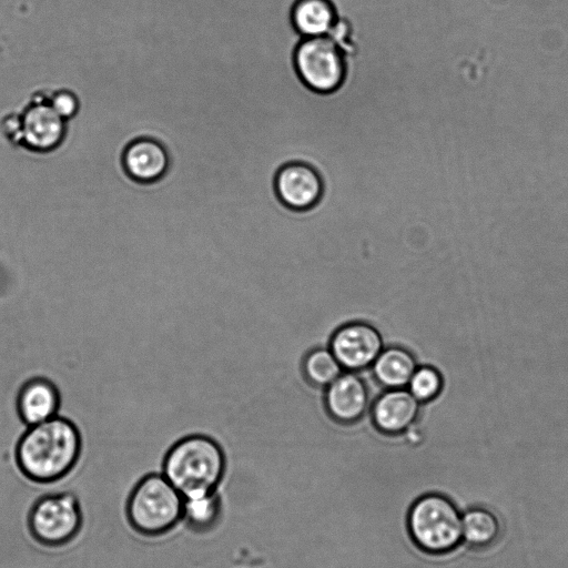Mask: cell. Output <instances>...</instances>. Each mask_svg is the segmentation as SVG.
I'll list each match as a JSON object with an SVG mask.
<instances>
[{
    "label": "cell",
    "mask_w": 568,
    "mask_h": 568,
    "mask_svg": "<svg viewBox=\"0 0 568 568\" xmlns=\"http://www.w3.org/2000/svg\"><path fill=\"white\" fill-rule=\"evenodd\" d=\"M82 449L79 427L71 419L58 415L27 427L16 444L14 457L27 479L36 484H52L74 469Z\"/></svg>",
    "instance_id": "1"
},
{
    "label": "cell",
    "mask_w": 568,
    "mask_h": 568,
    "mask_svg": "<svg viewBox=\"0 0 568 568\" xmlns=\"http://www.w3.org/2000/svg\"><path fill=\"white\" fill-rule=\"evenodd\" d=\"M226 467L222 445L213 437L187 434L168 448L162 474L183 498L216 491Z\"/></svg>",
    "instance_id": "2"
},
{
    "label": "cell",
    "mask_w": 568,
    "mask_h": 568,
    "mask_svg": "<svg viewBox=\"0 0 568 568\" xmlns=\"http://www.w3.org/2000/svg\"><path fill=\"white\" fill-rule=\"evenodd\" d=\"M183 496L162 473L144 475L131 489L125 515L133 530L144 537H160L182 521Z\"/></svg>",
    "instance_id": "3"
},
{
    "label": "cell",
    "mask_w": 568,
    "mask_h": 568,
    "mask_svg": "<svg viewBox=\"0 0 568 568\" xmlns=\"http://www.w3.org/2000/svg\"><path fill=\"white\" fill-rule=\"evenodd\" d=\"M462 513L447 496L438 493L419 497L408 513V530L418 548L430 555L455 551L462 539Z\"/></svg>",
    "instance_id": "4"
},
{
    "label": "cell",
    "mask_w": 568,
    "mask_h": 568,
    "mask_svg": "<svg viewBox=\"0 0 568 568\" xmlns=\"http://www.w3.org/2000/svg\"><path fill=\"white\" fill-rule=\"evenodd\" d=\"M27 523L38 544L50 548L65 546L82 528L81 504L70 491L47 494L32 504Z\"/></svg>",
    "instance_id": "5"
},
{
    "label": "cell",
    "mask_w": 568,
    "mask_h": 568,
    "mask_svg": "<svg viewBox=\"0 0 568 568\" xmlns=\"http://www.w3.org/2000/svg\"><path fill=\"white\" fill-rule=\"evenodd\" d=\"M294 64L301 81L321 94L335 92L345 81V55L328 36L302 39L294 52Z\"/></svg>",
    "instance_id": "6"
},
{
    "label": "cell",
    "mask_w": 568,
    "mask_h": 568,
    "mask_svg": "<svg viewBox=\"0 0 568 568\" xmlns=\"http://www.w3.org/2000/svg\"><path fill=\"white\" fill-rule=\"evenodd\" d=\"M378 382L369 368L344 371L324 389V403L329 415L341 423L361 418L369 408Z\"/></svg>",
    "instance_id": "7"
},
{
    "label": "cell",
    "mask_w": 568,
    "mask_h": 568,
    "mask_svg": "<svg viewBox=\"0 0 568 568\" xmlns=\"http://www.w3.org/2000/svg\"><path fill=\"white\" fill-rule=\"evenodd\" d=\"M385 345L379 332L365 322H349L337 327L329 341V349L344 371L369 368Z\"/></svg>",
    "instance_id": "8"
},
{
    "label": "cell",
    "mask_w": 568,
    "mask_h": 568,
    "mask_svg": "<svg viewBox=\"0 0 568 568\" xmlns=\"http://www.w3.org/2000/svg\"><path fill=\"white\" fill-rule=\"evenodd\" d=\"M274 186L280 201L294 211L312 209L324 191L317 170L305 162H290L280 168Z\"/></svg>",
    "instance_id": "9"
},
{
    "label": "cell",
    "mask_w": 568,
    "mask_h": 568,
    "mask_svg": "<svg viewBox=\"0 0 568 568\" xmlns=\"http://www.w3.org/2000/svg\"><path fill=\"white\" fill-rule=\"evenodd\" d=\"M19 141L34 151L47 152L57 148L65 134V120L48 100L31 102L19 116Z\"/></svg>",
    "instance_id": "10"
},
{
    "label": "cell",
    "mask_w": 568,
    "mask_h": 568,
    "mask_svg": "<svg viewBox=\"0 0 568 568\" xmlns=\"http://www.w3.org/2000/svg\"><path fill=\"white\" fill-rule=\"evenodd\" d=\"M419 408L420 402L407 388L385 389L378 384L371 404V415L381 432L396 435L416 420Z\"/></svg>",
    "instance_id": "11"
},
{
    "label": "cell",
    "mask_w": 568,
    "mask_h": 568,
    "mask_svg": "<svg viewBox=\"0 0 568 568\" xmlns=\"http://www.w3.org/2000/svg\"><path fill=\"white\" fill-rule=\"evenodd\" d=\"M61 395L57 384L45 376L26 379L16 395L20 422L29 427L59 415Z\"/></svg>",
    "instance_id": "12"
},
{
    "label": "cell",
    "mask_w": 568,
    "mask_h": 568,
    "mask_svg": "<svg viewBox=\"0 0 568 568\" xmlns=\"http://www.w3.org/2000/svg\"><path fill=\"white\" fill-rule=\"evenodd\" d=\"M123 166L128 175L140 183L160 180L169 168L164 146L150 138L132 141L123 152Z\"/></svg>",
    "instance_id": "13"
},
{
    "label": "cell",
    "mask_w": 568,
    "mask_h": 568,
    "mask_svg": "<svg viewBox=\"0 0 568 568\" xmlns=\"http://www.w3.org/2000/svg\"><path fill=\"white\" fill-rule=\"evenodd\" d=\"M504 532L500 517L491 508L475 505L462 513L463 544L475 551H486L498 544Z\"/></svg>",
    "instance_id": "14"
},
{
    "label": "cell",
    "mask_w": 568,
    "mask_h": 568,
    "mask_svg": "<svg viewBox=\"0 0 568 568\" xmlns=\"http://www.w3.org/2000/svg\"><path fill=\"white\" fill-rule=\"evenodd\" d=\"M417 368L414 355L397 345H387L371 366L373 376L385 389L407 388Z\"/></svg>",
    "instance_id": "15"
},
{
    "label": "cell",
    "mask_w": 568,
    "mask_h": 568,
    "mask_svg": "<svg viewBox=\"0 0 568 568\" xmlns=\"http://www.w3.org/2000/svg\"><path fill=\"white\" fill-rule=\"evenodd\" d=\"M338 13L332 0H295L291 9V21L303 38L327 36Z\"/></svg>",
    "instance_id": "16"
},
{
    "label": "cell",
    "mask_w": 568,
    "mask_h": 568,
    "mask_svg": "<svg viewBox=\"0 0 568 568\" xmlns=\"http://www.w3.org/2000/svg\"><path fill=\"white\" fill-rule=\"evenodd\" d=\"M221 503L216 491L184 498L182 521L190 530L205 532L219 520Z\"/></svg>",
    "instance_id": "17"
},
{
    "label": "cell",
    "mask_w": 568,
    "mask_h": 568,
    "mask_svg": "<svg viewBox=\"0 0 568 568\" xmlns=\"http://www.w3.org/2000/svg\"><path fill=\"white\" fill-rule=\"evenodd\" d=\"M303 372L310 383L325 389L342 375L344 368L329 349V346L322 345L306 353L303 359Z\"/></svg>",
    "instance_id": "18"
},
{
    "label": "cell",
    "mask_w": 568,
    "mask_h": 568,
    "mask_svg": "<svg viewBox=\"0 0 568 568\" xmlns=\"http://www.w3.org/2000/svg\"><path fill=\"white\" fill-rule=\"evenodd\" d=\"M443 388L440 372L430 365H418L407 389L420 403L435 398Z\"/></svg>",
    "instance_id": "19"
},
{
    "label": "cell",
    "mask_w": 568,
    "mask_h": 568,
    "mask_svg": "<svg viewBox=\"0 0 568 568\" xmlns=\"http://www.w3.org/2000/svg\"><path fill=\"white\" fill-rule=\"evenodd\" d=\"M48 102L65 121L71 119L79 109L78 98L69 90L55 91Z\"/></svg>",
    "instance_id": "20"
}]
</instances>
